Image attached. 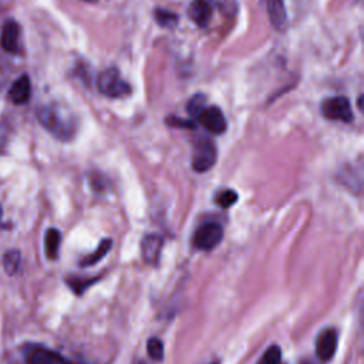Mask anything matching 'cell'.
Returning a JSON list of instances; mask_svg holds the SVG:
<instances>
[{"instance_id": "cell-1", "label": "cell", "mask_w": 364, "mask_h": 364, "mask_svg": "<svg viewBox=\"0 0 364 364\" xmlns=\"http://www.w3.org/2000/svg\"><path fill=\"white\" fill-rule=\"evenodd\" d=\"M37 120L41 127L60 141H70L76 133L74 121L56 104L40 105Z\"/></svg>"}, {"instance_id": "cell-2", "label": "cell", "mask_w": 364, "mask_h": 364, "mask_svg": "<svg viewBox=\"0 0 364 364\" xmlns=\"http://www.w3.org/2000/svg\"><path fill=\"white\" fill-rule=\"evenodd\" d=\"M97 87L101 94L111 97V98H118L124 97L131 93V87L128 85L125 80H122L120 72L114 67H110L104 70L98 78H97Z\"/></svg>"}, {"instance_id": "cell-3", "label": "cell", "mask_w": 364, "mask_h": 364, "mask_svg": "<svg viewBox=\"0 0 364 364\" xmlns=\"http://www.w3.org/2000/svg\"><path fill=\"white\" fill-rule=\"evenodd\" d=\"M322 114L332 121L352 122L354 118L350 100L346 97H332L322 103Z\"/></svg>"}, {"instance_id": "cell-4", "label": "cell", "mask_w": 364, "mask_h": 364, "mask_svg": "<svg viewBox=\"0 0 364 364\" xmlns=\"http://www.w3.org/2000/svg\"><path fill=\"white\" fill-rule=\"evenodd\" d=\"M224 238V229L217 222H206L201 225L194 235V245L201 250L217 248Z\"/></svg>"}, {"instance_id": "cell-5", "label": "cell", "mask_w": 364, "mask_h": 364, "mask_svg": "<svg viewBox=\"0 0 364 364\" xmlns=\"http://www.w3.org/2000/svg\"><path fill=\"white\" fill-rule=\"evenodd\" d=\"M217 162V148L211 140L200 141L192 156V169L197 173H206Z\"/></svg>"}, {"instance_id": "cell-6", "label": "cell", "mask_w": 364, "mask_h": 364, "mask_svg": "<svg viewBox=\"0 0 364 364\" xmlns=\"http://www.w3.org/2000/svg\"><path fill=\"white\" fill-rule=\"evenodd\" d=\"M25 361L26 364H70L66 357L40 345H30L26 347Z\"/></svg>"}, {"instance_id": "cell-7", "label": "cell", "mask_w": 364, "mask_h": 364, "mask_svg": "<svg viewBox=\"0 0 364 364\" xmlns=\"http://www.w3.org/2000/svg\"><path fill=\"white\" fill-rule=\"evenodd\" d=\"M197 118L212 134H224L226 130L225 116L218 107H205Z\"/></svg>"}, {"instance_id": "cell-8", "label": "cell", "mask_w": 364, "mask_h": 364, "mask_svg": "<svg viewBox=\"0 0 364 364\" xmlns=\"http://www.w3.org/2000/svg\"><path fill=\"white\" fill-rule=\"evenodd\" d=\"M339 343V333L336 329H326L317 337L316 354L322 361H329L334 357Z\"/></svg>"}, {"instance_id": "cell-9", "label": "cell", "mask_w": 364, "mask_h": 364, "mask_svg": "<svg viewBox=\"0 0 364 364\" xmlns=\"http://www.w3.org/2000/svg\"><path fill=\"white\" fill-rule=\"evenodd\" d=\"M20 34V26L14 20H8L3 25L2 34H0V45H2V49L8 53L17 54L21 50Z\"/></svg>"}, {"instance_id": "cell-10", "label": "cell", "mask_w": 364, "mask_h": 364, "mask_svg": "<svg viewBox=\"0 0 364 364\" xmlns=\"http://www.w3.org/2000/svg\"><path fill=\"white\" fill-rule=\"evenodd\" d=\"M262 2L265 5L272 28L277 32H285L288 26V14L283 0H262Z\"/></svg>"}, {"instance_id": "cell-11", "label": "cell", "mask_w": 364, "mask_h": 364, "mask_svg": "<svg viewBox=\"0 0 364 364\" xmlns=\"http://www.w3.org/2000/svg\"><path fill=\"white\" fill-rule=\"evenodd\" d=\"M162 245H164V239L157 233H149L147 235V237H144L142 244H141V253H142L145 264L148 265L158 264Z\"/></svg>"}, {"instance_id": "cell-12", "label": "cell", "mask_w": 364, "mask_h": 364, "mask_svg": "<svg viewBox=\"0 0 364 364\" xmlns=\"http://www.w3.org/2000/svg\"><path fill=\"white\" fill-rule=\"evenodd\" d=\"M213 9L208 0H192L188 8V16L200 28H206L212 19Z\"/></svg>"}, {"instance_id": "cell-13", "label": "cell", "mask_w": 364, "mask_h": 364, "mask_svg": "<svg viewBox=\"0 0 364 364\" xmlns=\"http://www.w3.org/2000/svg\"><path fill=\"white\" fill-rule=\"evenodd\" d=\"M30 94H32L30 78L28 76H21L12 84L8 97L13 104L23 105L30 100Z\"/></svg>"}, {"instance_id": "cell-14", "label": "cell", "mask_w": 364, "mask_h": 364, "mask_svg": "<svg viewBox=\"0 0 364 364\" xmlns=\"http://www.w3.org/2000/svg\"><path fill=\"white\" fill-rule=\"evenodd\" d=\"M60 242H61V233L60 231L50 228L46 232V238H45V249L46 255L50 261L57 259L58 256V249H60Z\"/></svg>"}, {"instance_id": "cell-15", "label": "cell", "mask_w": 364, "mask_h": 364, "mask_svg": "<svg viewBox=\"0 0 364 364\" xmlns=\"http://www.w3.org/2000/svg\"><path fill=\"white\" fill-rule=\"evenodd\" d=\"M113 246V241L111 239H104L100 242L98 248L89 256H85V258L81 261V266H92L96 265L97 262H100L104 256L109 253V250Z\"/></svg>"}, {"instance_id": "cell-16", "label": "cell", "mask_w": 364, "mask_h": 364, "mask_svg": "<svg viewBox=\"0 0 364 364\" xmlns=\"http://www.w3.org/2000/svg\"><path fill=\"white\" fill-rule=\"evenodd\" d=\"M156 20L157 23L167 29H174L178 25V14L173 13L167 9H157L156 10Z\"/></svg>"}, {"instance_id": "cell-17", "label": "cell", "mask_w": 364, "mask_h": 364, "mask_svg": "<svg viewBox=\"0 0 364 364\" xmlns=\"http://www.w3.org/2000/svg\"><path fill=\"white\" fill-rule=\"evenodd\" d=\"M3 266H5L6 273L13 276L20 266V252L16 249L6 252L3 256Z\"/></svg>"}, {"instance_id": "cell-18", "label": "cell", "mask_w": 364, "mask_h": 364, "mask_svg": "<svg viewBox=\"0 0 364 364\" xmlns=\"http://www.w3.org/2000/svg\"><path fill=\"white\" fill-rule=\"evenodd\" d=\"M147 350H148V356L154 361H161L164 358V345L157 337H151L148 340Z\"/></svg>"}, {"instance_id": "cell-19", "label": "cell", "mask_w": 364, "mask_h": 364, "mask_svg": "<svg viewBox=\"0 0 364 364\" xmlns=\"http://www.w3.org/2000/svg\"><path fill=\"white\" fill-rule=\"evenodd\" d=\"M206 104V98H205V96H202V94H197V96H194V97H192L191 100H189V103H188V105H186V111H188V114L191 116V117H198L200 116V113L205 109V105Z\"/></svg>"}, {"instance_id": "cell-20", "label": "cell", "mask_w": 364, "mask_h": 364, "mask_svg": "<svg viewBox=\"0 0 364 364\" xmlns=\"http://www.w3.org/2000/svg\"><path fill=\"white\" fill-rule=\"evenodd\" d=\"M282 361V350L279 346H270L264 356L261 357V360L258 361V364H281Z\"/></svg>"}, {"instance_id": "cell-21", "label": "cell", "mask_w": 364, "mask_h": 364, "mask_svg": "<svg viewBox=\"0 0 364 364\" xmlns=\"http://www.w3.org/2000/svg\"><path fill=\"white\" fill-rule=\"evenodd\" d=\"M215 201H217V204H218L221 208L226 209V208H231L233 204H237V201H238V194H237V192H235V191H232V189H225V191L220 192Z\"/></svg>"}, {"instance_id": "cell-22", "label": "cell", "mask_w": 364, "mask_h": 364, "mask_svg": "<svg viewBox=\"0 0 364 364\" xmlns=\"http://www.w3.org/2000/svg\"><path fill=\"white\" fill-rule=\"evenodd\" d=\"M213 3L217 5V8L225 14V16H233L238 12V5L237 0H213Z\"/></svg>"}, {"instance_id": "cell-23", "label": "cell", "mask_w": 364, "mask_h": 364, "mask_svg": "<svg viewBox=\"0 0 364 364\" xmlns=\"http://www.w3.org/2000/svg\"><path fill=\"white\" fill-rule=\"evenodd\" d=\"M67 283H69V286L77 293V295H80V293H83L84 292V289L85 288H89L92 283H93V281H81V279H70V281H67Z\"/></svg>"}, {"instance_id": "cell-24", "label": "cell", "mask_w": 364, "mask_h": 364, "mask_svg": "<svg viewBox=\"0 0 364 364\" xmlns=\"http://www.w3.org/2000/svg\"><path fill=\"white\" fill-rule=\"evenodd\" d=\"M6 140H8V134H6V128L0 125V151L5 148L6 145Z\"/></svg>"}, {"instance_id": "cell-25", "label": "cell", "mask_w": 364, "mask_h": 364, "mask_svg": "<svg viewBox=\"0 0 364 364\" xmlns=\"http://www.w3.org/2000/svg\"><path fill=\"white\" fill-rule=\"evenodd\" d=\"M83 2H85V3H97L98 0H83Z\"/></svg>"}, {"instance_id": "cell-26", "label": "cell", "mask_w": 364, "mask_h": 364, "mask_svg": "<svg viewBox=\"0 0 364 364\" xmlns=\"http://www.w3.org/2000/svg\"><path fill=\"white\" fill-rule=\"evenodd\" d=\"M2 215H3V211H2V206H0V221H2Z\"/></svg>"}, {"instance_id": "cell-27", "label": "cell", "mask_w": 364, "mask_h": 364, "mask_svg": "<svg viewBox=\"0 0 364 364\" xmlns=\"http://www.w3.org/2000/svg\"><path fill=\"white\" fill-rule=\"evenodd\" d=\"M302 364H308V363H302ZM309 364H313V363H309Z\"/></svg>"}, {"instance_id": "cell-28", "label": "cell", "mask_w": 364, "mask_h": 364, "mask_svg": "<svg viewBox=\"0 0 364 364\" xmlns=\"http://www.w3.org/2000/svg\"><path fill=\"white\" fill-rule=\"evenodd\" d=\"M212 364H218V363H212Z\"/></svg>"}]
</instances>
